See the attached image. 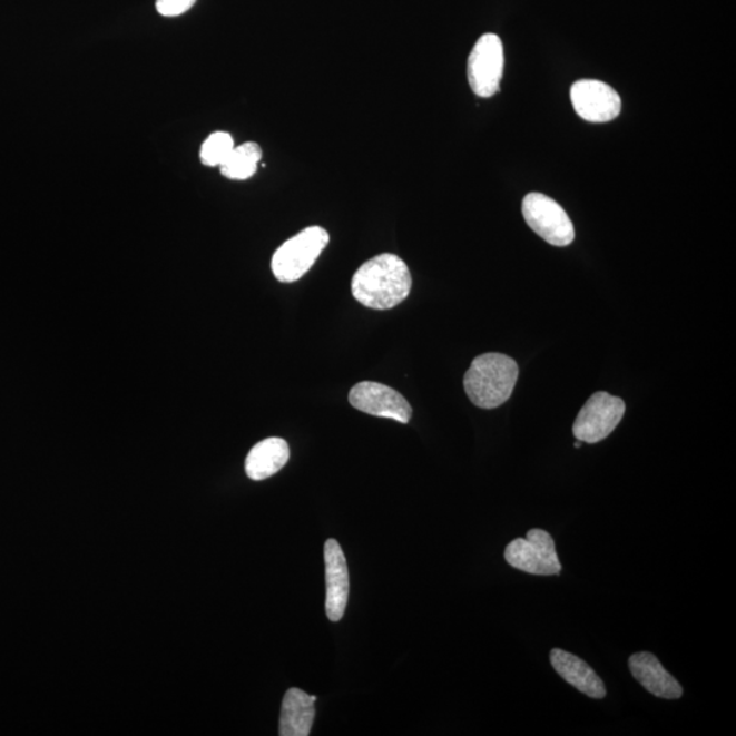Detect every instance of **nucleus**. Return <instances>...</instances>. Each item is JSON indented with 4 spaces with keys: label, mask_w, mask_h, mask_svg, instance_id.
<instances>
[{
    "label": "nucleus",
    "mask_w": 736,
    "mask_h": 736,
    "mask_svg": "<svg viewBox=\"0 0 736 736\" xmlns=\"http://www.w3.org/2000/svg\"><path fill=\"white\" fill-rule=\"evenodd\" d=\"M330 234L322 227H308L277 248L272 259L273 275L282 283H294L312 269L330 245Z\"/></svg>",
    "instance_id": "nucleus-3"
},
{
    "label": "nucleus",
    "mask_w": 736,
    "mask_h": 736,
    "mask_svg": "<svg viewBox=\"0 0 736 736\" xmlns=\"http://www.w3.org/2000/svg\"><path fill=\"white\" fill-rule=\"evenodd\" d=\"M504 559L512 568L537 576H558L562 571L556 550V541L543 529H531L527 538L509 543Z\"/></svg>",
    "instance_id": "nucleus-5"
},
{
    "label": "nucleus",
    "mask_w": 736,
    "mask_h": 736,
    "mask_svg": "<svg viewBox=\"0 0 736 736\" xmlns=\"http://www.w3.org/2000/svg\"><path fill=\"white\" fill-rule=\"evenodd\" d=\"M550 660L553 670L583 695L595 699L606 697L607 690L603 680L579 656L556 648L551 650Z\"/></svg>",
    "instance_id": "nucleus-12"
},
{
    "label": "nucleus",
    "mask_w": 736,
    "mask_h": 736,
    "mask_svg": "<svg viewBox=\"0 0 736 736\" xmlns=\"http://www.w3.org/2000/svg\"><path fill=\"white\" fill-rule=\"evenodd\" d=\"M522 216L529 228L551 246L566 247L575 241V225L561 205L540 193L522 200Z\"/></svg>",
    "instance_id": "nucleus-4"
},
{
    "label": "nucleus",
    "mask_w": 736,
    "mask_h": 736,
    "mask_svg": "<svg viewBox=\"0 0 736 736\" xmlns=\"http://www.w3.org/2000/svg\"><path fill=\"white\" fill-rule=\"evenodd\" d=\"M235 148L233 136L225 131L210 134L200 146V163L206 167H222Z\"/></svg>",
    "instance_id": "nucleus-16"
},
{
    "label": "nucleus",
    "mask_w": 736,
    "mask_h": 736,
    "mask_svg": "<svg viewBox=\"0 0 736 736\" xmlns=\"http://www.w3.org/2000/svg\"><path fill=\"white\" fill-rule=\"evenodd\" d=\"M316 697L292 687L285 693L282 715H279V732L282 736H307L312 733Z\"/></svg>",
    "instance_id": "nucleus-13"
},
{
    "label": "nucleus",
    "mask_w": 736,
    "mask_h": 736,
    "mask_svg": "<svg viewBox=\"0 0 736 736\" xmlns=\"http://www.w3.org/2000/svg\"><path fill=\"white\" fill-rule=\"evenodd\" d=\"M263 149L255 143L235 146L227 160L220 167L222 175L230 180H247L258 171Z\"/></svg>",
    "instance_id": "nucleus-15"
},
{
    "label": "nucleus",
    "mask_w": 736,
    "mask_h": 736,
    "mask_svg": "<svg viewBox=\"0 0 736 736\" xmlns=\"http://www.w3.org/2000/svg\"><path fill=\"white\" fill-rule=\"evenodd\" d=\"M504 55L502 40L485 33L477 41L468 58V81L479 97L494 96L503 77Z\"/></svg>",
    "instance_id": "nucleus-7"
},
{
    "label": "nucleus",
    "mask_w": 736,
    "mask_h": 736,
    "mask_svg": "<svg viewBox=\"0 0 736 736\" xmlns=\"http://www.w3.org/2000/svg\"><path fill=\"white\" fill-rule=\"evenodd\" d=\"M629 668L637 683L654 696L666 699L683 697V686L661 666L655 655L648 652L631 655Z\"/></svg>",
    "instance_id": "nucleus-11"
},
{
    "label": "nucleus",
    "mask_w": 736,
    "mask_h": 736,
    "mask_svg": "<svg viewBox=\"0 0 736 736\" xmlns=\"http://www.w3.org/2000/svg\"><path fill=\"white\" fill-rule=\"evenodd\" d=\"M622 399L606 392L592 395L576 418L573 434L577 441L598 443L618 428L625 415Z\"/></svg>",
    "instance_id": "nucleus-6"
},
{
    "label": "nucleus",
    "mask_w": 736,
    "mask_h": 736,
    "mask_svg": "<svg viewBox=\"0 0 736 736\" xmlns=\"http://www.w3.org/2000/svg\"><path fill=\"white\" fill-rule=\"evenodd\" d=\"M571 105L580 118L591 124H607L622 109L617 90L596 79H581L570 90Z\"/></svg>",
    "instance_id": "nucleus-8"
},
{
    "label": "nucleus",
    "mask_w": 736,
    "mask_h": 736,
    "mask_svg": "<svg viewBox=\"0 0 736 736\" xmlns=\"http://www.w3.org/2000/svg\"><path fill=\"white\" fill-rule=\"evenodd\" d=\"M197 0H156L157 13L163 17H179L187 13Z\"/></svg>",
    "instance_id": "nucleus-17"
},
{
    "label": "nucleus",
    "mask_w": 736,
    "mask_h": 736,
    "mask_svg": "<svg viewBox=\"0 0 736 736\" xmlns=\"http://www.w3.org/2000/svg\"><path fill=\"white\" fill-rule=\"evenodd\" d=\"M290 460L288 443L282 438H267L247 454L246 473L252 480H265L282 471Z\"/></svg>",
    "instance_id": "nucleus-14"
},
{
    "label": "nucleus",
    "mask_w": 736,
    "mask_h": 736,
    "mask_svg": "<svg viewBox=\"0 0 736 736\" xmlns=\"http://www.w3.org/2000/svg\"><path fill=\"white\" fill-rule=\"evenodd\" d=\"M350 403L369 415L408 423L412 418L410 403L394 389L379 382L357 383L350 392Z\"/></svg>",
    "instance_id": "nucleus-9"
},
{
    "label": "nucleus",
    "mask_w": 736,
    "mask_h": 736,
    "mask_svg": "<svg viewBox=\"0 0 736 736\" xmlns=\"http://www.w3.org/2000/svg\"><path fill=\"white\" fill-rule=\"evenodd\" d=\"M575 448H576V449H580V448H581V441H577V442L575 443Z\"/></svg>",
    "instance_id": "nucleus-18"
},
{
    "label": "nucleus",
    "mask_w": 736,
    "mask_h": 736,
    "mask_svg": "<svg viewBox=\"0 0 736 736\" xmlns=\"http://www.w3.org/2000/svg\"><path fill=\"white\" fill-rule=\"evenodd\" d=\"M326 568V616L332 622L344 617L350 596V573L346 559L336 539H330L324 549Z\"/></svg>",
    "instance_id": "nucleus-10"
},
{
    "label": "nucleus",
    "mask_w": 736,
    "mask_h": 736,
    "mask_svg": "<svg viewBox=\"0 0 736 736\" xmlns=\"http://www.w3.org/2000/svg\"><path fill=\"white\" fill-rule=\"evenodd\" d=\"M519 380V366L512 357L484 354L473 359L464 376V387L472 403L494 410L507 403Z\"/></svg>",
    "instance_id": "nucleus-2"
},
{
    "label": "nucleus",
    "mask_w": 736,
    "mask_h": 736,
    "mask_svg": "<svg viewBox=\"0 0 736 736\" xmlns=\"http://www.w3.org/2000/svg\"><path fill=\"white\" fill-rule=\"evenodd\" d=\"M352 295L369 308L389 310L404 302L412 288L410 269L394 254H381L359 267Z\"/></svg>",
    "instance_id": "nucleus-1"
}]
</instances>
